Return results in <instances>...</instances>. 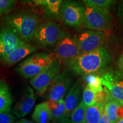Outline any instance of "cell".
<instances>
[{
	"label": "cell",
	"instance_id": "1",
	"mask_svg": "<svg viewBox=\"0 0 123 123\" xmlns=\"http://www.w3.org/2000/svg\"><path fill=\"white\" fill-rule=\"evenodd\" d=\"M111 55L107 48L103 46L99 49L81 54L66 64L72 71L78 75L97 74L105 70L110 64Z\"/></svg>",
	"mask_w": 123,
	"mask_h": 123
},
{
	"label": "cell",
	"instance_id": "2",
	"mask_svg": "<svg viewBox=\"0 0 123 123\" xmlns=\"http://www.w3.org/2000/svg\"><path fill=\"white\" fill-rule=\"evenodd\" d=\"M7 26L14 30L24 42L33 39L39 20L37 15L30 13H19L7 16L6 18Z\"/></svg>",
	"mask_w": 123,
	"mask_h": 123
},
{
	"label": "cell",
	"instance_id": "3",
	"mask_svg": "<svg viewBox=\"0 0 123 123\" xmlns=\"http://www.w3.org/2000/svg\"><path fill=\"white\" fill-rule=\"evenodd\" d=\"M55 58L52 54L38 53L29 56L15 68L25 79H32L50 66Z\"/></svg>",
	"mask_w": 123,
	"mask_h": 123
},
{
	"label": "cell",
	"instance_id": "4",
	"mask_svg": "<svg viewBox=\"0 0 123 123\" xmlns=\"http://www.w3.org/2000/svg\"><path fill=\"white\" fill-rule=\"evenodd\" d=\"M62 35V33L59 25L49 21L38 26L33 39L42 47H53L58 43Z\"/></svg>",
	"mask_w": 123,
	"mask_h": 123
},
{
	"label": "cell",
	"instance_id": "5",
	"mask_svg": "<svg viewBox=\"0 0 123 123\" xmlns=\"http://www.w3.org/2000/svg\"><path fill=\"white\" fill-rule=\"evenodd\" d=\"M63 21L69 26L76 27L83 24L85 7L76 1H63L61 7Z\"/></svg>",
	"mask_w": 123,
	"mask_h": 123
},
{
	"label": "cell",
	"instance_id": "6",
	"mask_svg": "<svg viewBox=\"0 0 123 123\" xmlns=\"http://www.w3.org/2000/svg\"><path fill=\"white\" fill-rule=\"evenodd\" d=\"M101 78L103 86L111 99L123 104V73L120 71H109Z\"/></svg>",
	"mask_w": 123,
	"mask_h": 123
},
{
	"label": "cell",
	"instance_id": "7",
	"mask_svg": "<svg viewBox=\"0 0 123 123\" xmlns=\"http://www.w3.org/2000/svg\"><path fill=\"white\" fill-rule=\"evenodd\" d=\"M80 54V53L77 38L73 37L69 34L63 35L62 34L59 41L55 46V59L67 62Z\"/></svg>",
	"mask_w": 123,
	"mask_h": 123
},
{
	"label": "cell",
	"instance_id": "8",
	"mask_svg": "<svg viewBox=\"0 0 123 123\" xmlns=\"http://www.w3.org/2000/svg\"><path fill=\"white\" fill-rule=\"evenodd\" d=\"M61 69V62L55 59L50 66L31 79L29 82L38 93L39 95L44 94L55 77L60 73Z\"/></svg>",
	"mask_w": 123,
	"mask_h": 123
},
{
	"label": "cell",
	"instance_id": "9",
	"mask_svg": "<svg viewBox=\"0 0 123 123\" xmlns=\"http://www.w3.org/2000/svg\"><path fill=\"white\" fill-rule=\"evenodd\" d=\"M110 21V14L101 9L94 7H85L83 25L86 28L102 31L108 27Z\"/></svg>",
	"mask_w": 123,
	"mask_h": 123
},
{
	"label": "cell",
	"instance_id": "10",
	"mask_svg": "<svg viewBox=\"0 0 123 123\" xmlns=\"http://www.w3.org/2000/svg\"><path fill=\"white\" fill-rule=\"evenodd\" d=\"M73 83V79L67 71H63L55 77L49 86L47 99L55 101L63 99L64 95L70 90Z\"/></svg>",
	"mask_w": 123,
	"mask_h": 123
},
{
	"label": "cell",
	"instance_id": "11",
	"mask_svg": "<svg viewBox=\"0 0 123 123\" xmlns=\"http://www.w3.org/2000/svg\"><path fill=\"white\" fill-rule=\"evenodd\" d=\"M105 38L104 33L100 31L90 30L81 33L77 38L80 54L102 47Z\"/></svg>",
	"mask_w": 123,
	"mask_h": 123
},
{
	"label": "cell",
	"instance_id": "12",
	"mask_svg": "<svg viewBox=\"0 0 123 123\" xmlns=\"http://www.w3.org/2000/svg\"><path fill=\"white\" fill-rule=\"evenodd\" d=\"M25 43L12 27L5 26L0 30V60Z\"/></svg>",
	"mask_w": 123,
	"mask_h": 123
},
{
	"label": "cell",
	"instance_id": "13",
	"mask_svg": "<svg viewBox=\"0 0 123 123\" xmlns=\"http://www.w3.org/2000/svg\"><path fill=\"white\" fill-rule=\"evenodd\" d=\"M35 96L33 89L27 87L11 108V112L17 117H22L30 113L34 106Z\"/></svg>",
	"mask_w": 123,
	"mask_h": 123
},
{
	"label": "cell",
	"instance_id": "14",
	"mask_svg": "<svg viewBox=\"0 0 123 123\" xmlns=\"http://www.w3.org/2000/svg\"><path fill=\"white\" fill-rule=\"evenodd\" d=\"M37 50V48L35 46L25 43L0 60V62L5 66H11Z\"/></svg>",
	"mask_w": 123,
	"mask_h": 123
},
{
	"label": "cell",
	"instance_id": "15",
	"mask_svg": "<svg viewBox=\"0 0 123 123\" xmlns=\"http://www.w3.org/2000/svg\"><path fill=\"white\" fill-rule=\"evenodd\" d=\"M83 86L81 79H80L74 84L69 90L68 94L64 100L66 108L65 116L67 117L70 116L73 111L80 103V96Z\"/></svg>",
	"mask_w": 123,
	"mask_h": 123
},
{
	"label": "cell",
	"instance_id": "16",
	"mask_svg": "<svg viewBox=\"0 0 123 123\" xmlns=\"http://www.w3.org/2000/svg\"><path fill=\"white\" fill-rule=\"evenodd\" d=\"M104 110L111 123H117L123 118V104L119 101H110L104 106Z\"/></svg>",
	"mask_w": 123,
	"mask_h": 123
},
{
	"label": "cell",
	"instance_id": "17",
	"mask_svg": "<svg viewBox=\"0 0 123 123\" xmlns=\"http://www.w3.org/2000/svg\"><path fill=\"white\" fill-rule=\"evenodd\" d=\"M13 104L9 86L5 81L0 80V113L10 112Z\"/></svg>",
	"mask_w": 123,
	"mask_h": 123
},
{
	"label": "cell",
	"instance_id": "18",
	"mask_svg": "<svg viewBox=\"0 0 123 123\" xmlns=\"http://www.w3.org/2000/svg\"><path fill=\"white\" fill-rule=\"evenodd\" d=\"M33 2L35 4L42 7L46 14L50 17L53 18L59 17L63 3L62 0H37Z\"/></svg>",
	"mask_w": 123,
	"mask_h": 123
},
{
	"label": "cell",
	"instance_id": "19",
	"mask_svg": "<svg viewBox=\"0 0 123 123\" xmlns=\"http://www.w3.org/2000/svg\"><path fill=\"white\" fill-rule=\"evenodd\" d=\"M32 119L35 123H50L52 115L46 102L38 104L32 115Z\"/></svg>",
	"mask_w": 123,
	"mask_h": 123
},
{
	"label": "cell",
	"instance_id": "20",
	"mask_svg": "<svg viewBox=\"0 0 123 123\" xmlns=\"http://www.w3.org/2000/svg\"><path fill=\"white\" fill-rule=\"evenodd\" d=\"M103 110L104 106L100 104L87 107L83 123H99Z\"/></svg>",
	"mask_w": 123,
	"mask_h": 123
},
{
	"label": "cell",
	"instance_id": "21",
	"mask_svg": "<svg viewBox=\"0 0 123 123\" xmlns=\"http://www.w3.org/2000/svg\"><path fill=\"white\" fill-rule=\"evenodd\" d=\"M46 103L51 113L52 120L61 119L66 117V108L63 99L60 100L58 101L49 100Z\"/></svg>",
	"mask_w": 123,
	"mask_h": 123
},
{
	"label": "cell",
	"instance_id": "22",
	"mask_svg": "<svg viewBox=\"0 0 123 123\" xmlns=\"http://www.w3.org/2000/svg\"><path fill=\"white\" fill-rule=\"evenodd\" d=\"M83 79L87 86L95 92L101 91L103 89L101 78L96 74H90L83 76Z\"/></svg>",
	"mask_w": 123,
	"mask_h": 123
},
{
	"label": "cell",
	"instance_id": "23",
	"mask_svg": "<svg viewBox=\"0 0 123 123\" xmlns=\"http://www.w3.org/2000/svg\"><path fill=\"white\" fill-rule=\"evenodd\" d=\"M83 2L86 7H97L110 14V9L115 1L112 0H84Z\"/></svg>",
	"mask_w": 123,
	"mask_h": 123
},
{
	"label": "cell",
	"instance_id": "24",
	"mask_svg": "<svg viewBox=\"0 0 123 123\" xmlns=\"http://www.w3.org/2000/svg\"><path fill=\"white\" fill-rule=\"evenodd\" d=\"M87 107L82 101L73 111L70 115V120L73 123H83Z\"/></svg>",
	"mask_w": 123,
	"mask_h": 123
},
{
	"label": "cell",
	"instance_id": "25",
	"mask_svg": "<svg viewBox=\"0 0 123 123\" xmlns=\"http://www.w3.org/2000/svg\"><path fill=\"white\" fill-rule=\"evenodd\" d=\"M96 92L86 86L83 91L82 101L87 107L96 104Z\"/></svg>",
	"mask_w": 123,
	"mask_h": 123
},
{
	"label": "cell",
	"instance_id": "26",
	"mask_svg": "<svg viewBox=\"0 0 123 123\" xmlns=\"http://www.w3.org/2000/svg\"><path fill=\"white\" fill-rule=\"evenodd\" d=\"M15 1L13 0H0V14L8 13L14 6Z\"/></svg>",
	"mask_w": 123,
	"mask_h": 123
},
{
	"label": "cell",
	"instance_id": "27",
	"mask_svg": "<svg viewBox=\"0 0 123 123\" xmlns=\"http://www.w3.org/2000/svg\"><path fill=\"white\" fill-rule=\"evenodd\" d=\"M15 117L10 112L0 113V123H13Z\"/></svg>",
	"mask_w": 123,
	"mask_h": 123
},
{
	"label": "cell",
	"instance_id": "28",
	"mask_svg": "<svg viewBox=\"0 0 123 123\" xmlns=\"http://www.w3.org/2000/svg\"><path fill=\"white\" fill-rule=\"evenodd\" d=\"M117 15L120 21L123 24V1H120L117 8Z\"/></svg>",
	"mask_w": 123,
	"mask_h": 123
},
{
	"label": "cell",
	"instance_id": "29",
	"mask_svg": "<svg viewBox=\"0 0 123 123\" xmlns=\"http://www.w3.org/2000/svg\"><path fill=\"white\" fill-rule=\"evenodd\" d=\"M99 123H111L110 119H109L108 117L107 116V113H105V112L104 111V110Z\"/></svg>",
	"mask_w": 123,
	"mask_h": 123
},
{
	"label": "cell",
	"instance_id": "30",
	"mask_svg": "<svg viewBox=\"0 0 123 123\" xmlns=\"http://www.w3.org/2000/svg\"><path fill=\"white\" fill-rule=\"evenodd\" d=\"M117 66L119 70L123 73V54L120 56L117 61Z\"/></svg>",
	"mask_w": 123,
	"mask_h": 123
},
{
	"label": "cell",
	"instance_id": "31",
	"mask_svg": "<svg viewBox=\"0 0 123 123\" xmlns=\"http://www.w3.org/2000/svg\"><path fill=\"white\" fill-rule=\"evenodd\" d=\"M14 123H35L34 122V121L29 120L23 119L20 120L19 121H17V122H14Z\"/></svg>",
	"mask_w": 123,
	"mask_h": 123
},
{
	"label": "cell",
	"instance_id": "32",
	"mask_svg": "<svg viewBox=\"0 0 123 123\" xmlns=\"http://www.w3.org/2000/svg\"><path fill=\"white\" fill-rule=\"evenodd\" d=\"M61 120L62 123H73L71 120L69 119L68 117H64L62 118Z\"/></svg>",
	"mask_w": 123,
	"mask_h": 123
},
{
	"label": "cell",
	"instance_id": "33",
	"mask_svg": "<svg viewBox=\"0 0 123 123\" xmlns=\"http://www.w3.org/2000/svg\"><path fill=\"white\" fill-rule=\"evenodd\" d=\"M50 123H62V120L61 119L58 120H53V121L51 122Z\"/></svg>",
	"mask_w": 123,
	"mask_h": 123
},
{
	"label": "cell",
	"instance_id": "34",
	"mask_svg": "<svg viewBox=\"0 0 123 123\" xmlns=\"http://www.w3.org/2000/svg\"><path fill=\"white\" fill-rule=\"evenodd\" d=\"M117 123H123V119H121V120H120Z\"/></svg>",
	"mask_w": 123,
	"mask_h": 123
},
{
	"label": "cell",
	"instance_id": "35",
	"mask_svg": "<svg viewBox=\"0 0 123 123\" xmlns=\"http://www.w3.org/2000/svg\"></svg>",
	"mask_w": 123,
	"mask_h": 123
},
{
	"label": "cell",
	"instance_id": "36",
	"mask_svg": "<svg viewBox=\"0 0 123 123\" xmlns=\"http://www.w3.org/2000/svg\"></svg>",
	"mask_w": 123,
	"mask_h": 123
}]
</instances>
